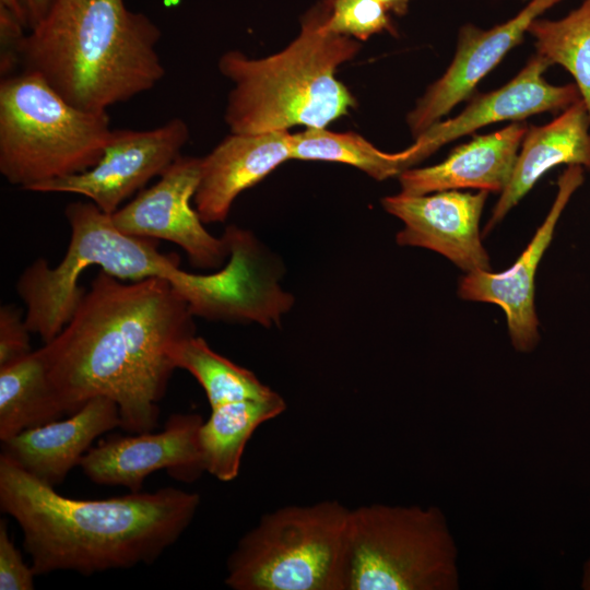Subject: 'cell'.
<instances>
[{"instance_id": "6da1fadb", "label": "cell", "mask_w": 590, "mask_h": 590, "mask_svg": "<svg viewBox=\"0 0 590 590\" xmlns=\"http://www.w3.org/2000/svg\"><path fill=\"white\" fill-rule=\"evenodd\" d=\"M194 335L187 302L163 279L132 283L99 271L73 316L43 349L66 414L95 397L111 399L120 428L153 432L173 371L172 353Z\"/></svg>"}, {"instance_id": "7a4b0ae2", "label": "cell", "mask_w": 590, "mask_h": 590, "mask_svg": "<svg viewBox=\"0 0 590 590\" xmlns=\"http://www.w3.org/2000/svg\"><path fill=\"white\" fill-rule=\"evenodd\" d=\"M200 502L199 494L177 487L70 498L0 455V509L21 528L36 576L153 564L190 526Z\"/></svg>"}, {"instance_id": "3957f363", "label": "cell", "mask_w": 590, "mask_h": 590, "mask_svg": "<svg viewBox=\"0 0 590 590\" xmlns=\"http://www.w3.org/2000/svg\"><path fill=\"white\" fill-rule=\"evenodd\" d=\"M161 30L123 0H52L21 45L23 71L90 111L130 101L165 75Z\"/></svg>"}, {"instance_id": "277c9868", "label": "cell", "mask_w": 590, "mask_h": 590, "mask_svg": "<svg viewBox=\"0 0 590 590\" xmlns=\"http://www.w3.org/2000/svg\"><path fill=\"white\" fill-rule=\"evenodd\" d=\"M329 12L330 0L315 4L295 39L274 55L255 59L229 50L220 58L222 75L234 84L225 110L231 133L322 129L356 105L335 72L359 44L327 30Z\"/></svg>"}, {"instance_id": "5b68a950", "label": "cell", "mask_w": 590, "mask_h": 590, "mask_svg": "<svg viewBox=\"0 0 590 590\" xmlns=\"http://www.w3.org/2000/svg\"><path fill=\"white\" fill-rule=\"evenodd\" d=\"M107 111L67 102L39 75L22 71L0 83V173L27 190L93 167L113 133Z\"/></svg>"}, {"instance_id": "8992f818", "label": "cell", "mask_w": 590, "mask_h": 590, "mask_svg": "<svg viewBox=\"0 0 590 590\" xmlns=\"http://www.w3.org/2000/svg\"><path fill=\"white\" fill-rule=\"evenodd\" d=\"M351 509L335 499L263 515L226 563L233 590H343Z\"/></svg>"}, {"instance_id": "52a82bcc", "label": "cell", "mask_w": 590, "mask_h": 590, "mask_svg": "<svg viewBox=\"0 0 590 590\" xmlns=\"http://www.w3.org/2000/svg\"><path fill=\"white\" fill-rule=\"evenodd\" d=\"M458 550L435 506L351 509L343 590H457Z\"/></svg>"}, {"instance_id": "ba28073f", "label": "cell", "mask_w": 590, "mask_h": 590, "mask_svg": "<svg viewBox=\"0 0 590 590\" xmlns=\"http://www.w3.org/2000/svg\"><path fill=\"white\" fill-rule=\"evenodd\" d=\"M188 139L189 128L180 118L149 130L114 129L93 167L38 182L27 190L80 194L111 215L126 199L161 176L181 155Z\"/></svg>"}, {"instance_id": "9c48e42d", "label": "cell", "mask_w": 590, "mask_h": 590, "mask_svg": "<svg viewBox=\"0 0 590 590\" xmlns=\"http://www.w3.org/2000/svg\"><path fill=\"white\" fill-rule=\"evenodd\" d=\"M201 158L177 157L150 188L110 215L116 228L181 247L192 266L219 270L229 257L226 236L211 235L190 204L199 185Z\"/></svg>"}, {"instance_id": "30bf717a", "label": "cell", "mask_w": 590, "mask_h": 590, "mask_svg": "<svg viewBox=\"0 0 590 590\" xmlns=\"http://www.w3.org/2000/svg\"><path fill=\"white\" fill-rule=\"evenodd\" d=\"M200 414H173L160 433L110 436L92 447L80 467L94 483L121 485L141 492L146 476L158 470L174 479L192 483L204 472L200 444Z\"/></svg>"}, {"instance_id": "8fae6325", "label": "cell", "mask_w": 590, "mask_h": 590, "mask_svg": "<svg viewBox=\"0 0 590 590\" xmlns=\"http://www.w3.org/2000/svg\"><path fill=\"white\" fill-rule=\"evenodd\" d=\"M487 191L477 193L444 190L433 194L399 193L381 200L384 209L404 224L397 234L401 246L436 251L461 270H489L479 224Z\"/></svg>"}, {"instance_id": "7c38bea8", "label": "cell", "mask_w": 590, "mask_h": 590, "mask_svg": "<svg viewBox=\"0 0 590 590\" xmlns=\"http://www.w3.org/2000/svg\"><path fill=\"white\" fill-rule=\"evenodd\" d=\"M582 182V166L569 165L557 181V194L548 214L512 267L500 273L489 270L468 272L459 284L461 298L502 307L511 343L520 352L533 350L539 341V321L534 308L535 272L551 244L562 212Z\"/></svg>"}, {"instance_id": "4fadbf2b", "label": "cell", "mask_w": 590, "mask_h": 590, "mask_svg": "<svg viewBox=\"0 0 590 590\" xmlns=\"http://www.w3.org/2000/svg\"><path fill=\"white\" fill-rule=\"evenodd\" d=\"M563 0H531L510 20L489 30L472 24L459 33L455 57L446 72L434 82L408 115L414 138L439 121L458 103L468 98L477 83L523 39L531 23Z\"/></svg>"}, {"instance_id": "5bb4252c", "label": "cell", "mask_w": 590, "mask_h": 590, "mask_svg": "<svg viewBox=\"0 0 590 590\" xmlns=\"http://www.w3.org/2000/svg\"><path fill=\"white\" fill-rule=\"evenodd\" d=\"M550 66L548 59L536 54L507 84L477 96L455 118L432 125L409 146L413 165L444 144L489 123L523 120L534 114L566 109L581 99L575 83L552 85L546 82L543 73Z\"/></svg>"}, {"instance_id": "9a60e30c", "label": "cell", "mask_w": 590, "mask_h": 590, "mask_svg": "<svg viewBox=\"0 0 590 590\" xmlns=\"http://www.w3.org/2000/svg\"><path fill=\"white\" fill-rule=\"evenodd\" d=\"M118 405L95 397L67 420L26 429L1 441V455L37 481L56 487L101 435L120 427Z\"/></svg>"}, {"instance_id": "2e32d148", "label": "cell", "mask_w": 590, "mask_h": 590, "mask_svg": "<svg viewBox=\"0 0 590 590\" xmlns=\"http://www.w3.org/2000/svg\"><path fill=\"white\" fill-rule=\"evenodd\" d=\"M292 160V133H231L201 158L193 197L203 223L224 222L239 193Z\"/></svg>"}, {"instance_id": "e0dca14e", "label": "cell", "mask_w": 590, "mask_h": 590, "mask_svg": "<svg viewBox=\"0 0 590 590\" xmlns=\"http://www.w3.org/2000/svg\"><path fill=\"white\" fill-rule=\"evenodd\" d=\"M528 127L515 122L493 133L474 137L439 164L409 168L399 175L401 193L422 196L474 188L502 192L507 186Z\"/></svg>"}, {"instance_id": "ac0fdd59", "label": "cell", "mask_w": 590, "mask_h": 590, "mask_svg": "<svg viewBox=\"0 0 590 590\" xmlns=\"http://www.w3.org/2000/svg\"><path fill=\"white\" fill-rule=\"evenodd\" d=\"M521 145L511 177L500 192L485 233L554 166L580 165L590 169V116L582 98L550 123L528 128Z\"/></svg>"}, {"instance_id": "d6986e66", "label": "cell", "mask_w": 590, "mask_h": 590, "mask_svg": "<svg viewBox=\"0 0 590 590\" xmlns=\"http://www.w3.org/2000/svg\"><path fill=\"white\" fill-rule=\"evenodd\" d=\"M285 410V400L275 391L263 399L212 408L209 418L203 421L200 428L205 472L222 482L235 480L244 450L255 430Z\"/></svg>"}, {"instance_id": "ffe728a7", "label": "cell", "mask_w": 590, "mask_h": 590, "mask_svg": "<svg viewBox=\"0 0 590 590\" xmlns=\"http://www.w3.org/2000/svg\"><path fill=\"white\" fill-rule=\"evenodd\" d=\"M64 413L48 377L43 347L0 368V440L46 423Z\"/></svg>"}, {"instance_id": "44dd1931", "label": "cell", "mask_w": 590, "mask_h": 590, "mask_svg": "<svg viewBox=\"0 0 590 590\" xmlns=\"http://www.w3.org/2000/svg\"><path fill=\"white\" fill-rule=\"evenodd\" d=\"M172 357L176 368L189 371L203 388L212 408L243 400L263 399L274 390L257 376L213 351L200 337L178 343Z\"/></svg>"}, {"instance_id": "7402d4cb", "label": "cell", "mask_w": 590, "mask_h": 590, "mask_svg": "<svg viewBox=\"0 0 590 590\" xmlns=\"http://www.w3.org/2000/svg\"><path fill=\"white\" fill-rule=\"evenodd\" d=\"M326 161L354 166L376 180L411 168L408 150L386 153L357 133L309 128L292 134V160Z\"/></svg>"}, {"instance_id": "603a6c76", "label": "cell", "mask_w": 590, "mask_h": 590, "mask_svg": "<svg viewBox=\"0 0 590 590\" xmlns=\"http://www.w3.org/2000/svg\"><path fill=\"white\" fill-rule=\"evenodd\" d=\"M538 54L564 67L575 79L590 116V0L559 20H534L528 28Z\"/></svg>"}, {"instance_id": "cb8c5ba5", "label": "cell", "mask_w": 590, "mask_h": 590, "mask_svg": "<svg viewBox=\"0 0 590 590\" xmlns=\"http://www.w3.org/2000/svg\"><path fill=\"white\" fill-rule=\"evenodd\" d=\"M388 12L379 0H330L326 27L333 34L366 40L384 31L394 33Z\"/></svg>"}, {"instance_id": "d4e9b609", "label": "cell", "mask_w": 590, "mask_h": 590, "mask_svg": "<svg viewBox=\"0 0 590 590\" xmlns=\"http://www.w3.org/2000/svg\"><path fill=\"white\" fill-rule=\"evenodd\" d=\"M30 333L25 319L12 305L0 309V368L11 365L28 354L32 350Z\"/></svg>"}, {"instance_id": "484cf974", "label": "cell", "mask_w": 590, "mask_h": 590, "mask_svg": "<svg viewBox=\"0 0 590 590\" xmlns=\"http://www.w3.org/2000/svg\"><path fill=\"white\" fill-rule=\"evenodd\" d=\"M35 573L10 539L8 523L0 521V590H33Z\"/></svg>"}, {"instance_id": "4316f807", "label": "cell", "mask_w": 590, "mask_h": 590, "mask_svg": "<svg viewBox=\"0 0 590 590\" xmlns=\"http://www.w3.org/2000/svg\"><path fill=\"white\" fill-rule=\"evenodd\" d=\"M26 26L12 12L0 5V72L3 78L21 64V45Z\"/></svg>"}, {"instance_id": "83f0119b", "label": "cell", "mask_w": 590, "mask_h": 590, "mask_svg": "<svg viewBox=\"0 0 590 590\" xmlns=\"http://www.w3.org/2000/svg\"><path fill=\"white\" fill-rule=\"evenodd\" d=\"M27 28L33 30L46 15L52 0H21Z\"/></svg>"}, {"instance_id": "f1b7e54d", "label": "cell", "mask_w": 590, "mask_h": 590, "mask_svg": "<svg viewBox=\"0 0 590 590\" xmlns=\"http://www.w3.org/2000/svg\"><path fill=\"white\" fill-rule=\"evenodd\" d=\"M0 5L12 12L27 28L26 16L21 0H0Z\"/></svg>"}, {"instance_id": "f546056e", "label": "cell", "mask_w": 590, "mask_h": 590, "mask_svg": "<svg viewBox=\"0 0 590 590\" xmlns=\"http://www.w3.org/2000/svg\"><path fill=\"white\" fill-rule=\"evenodd\" d=\"M388 11L397 15H403L409 9L411 0H379Z\"/></svg>"}, {"instance_id": "4dcf8cb0", "label": "cell", "mask_w": 590, "mask_h": 590, "mask_svg": "<svg viewBox=\"0 0 590 590\" xmlns=\"http://www.w3.org/2000/svg\"><path fill=\"white\" fill-rule=\"evenodd\" d=\"M581 588L590 590V558L585 563L582 569Z\"/></svg>"}]
</instances>
